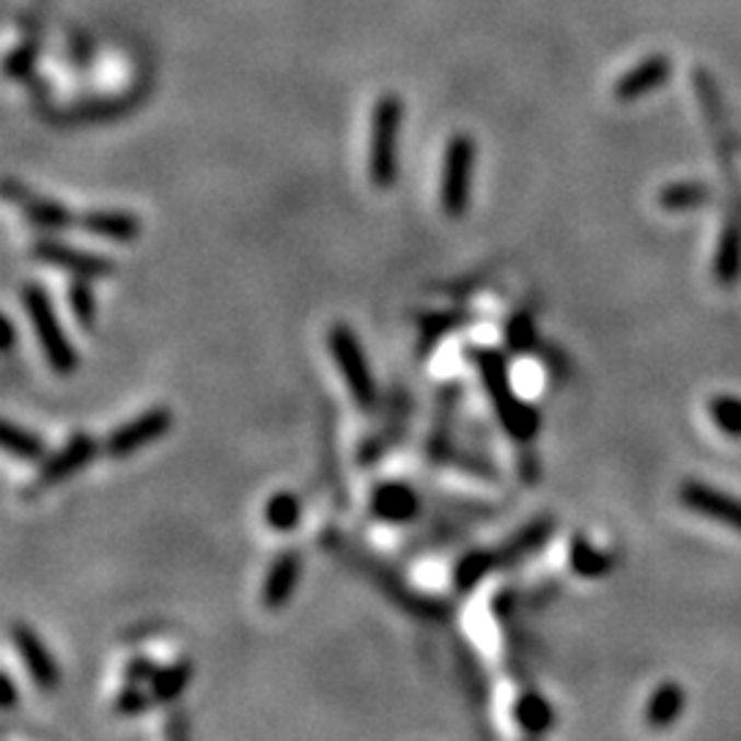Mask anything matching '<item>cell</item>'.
Returning <instances> with one entry per match:
<instances>
[{"instance_id":"13","label":"cell","mask_w":741,"mask_h":741,"mask_svg":"<svg viewBox=\"0 0 741 741\" xmlns=\"http://www.w3.org/2000/svg\"><path fill=\"white\" fill-rule=\"evenodd\" d=\"M78 225L100 240L121 242L129 245L140 236V220L124 209H91V212L78 215Z\"/></svg>"},{"instance_id":"33","label":"cell","mask_w":741,"mask_h":741,"mask_svg":"<svg viewBox=\"0 0 741 741\" xmlns=\"http://www.w3.org/2000/svg\"><path fill=\"white\" fill-rule=\"evenodd\" d=\"M519 470H522V481H530L533 484L535 475H539V467H535V459L528 456V459H519Z\"/></svg>"},{"instance_id":"17","label":"cell","mask_w":741,"mask_h":741,"mask_svg":"<svg viewBox=\"0 0 741 741\" xmlns=\"http://www.w3.org/2000/svg\"><path fill=\"white\" fill-rule=\"evenodd\" d=\"M495 569H500L495 552L486 549L464 552L462 558L456 560V566H453V588H456L459 593L475 591V588H478Z\"/></svg>"},{"instance_id":"25","label":"cell","mask_w":741,"mask_h":741,"mask_svg":"<svg viewBox=\"0 0 741 741\" xmlns=\"http://www.w3.org/2000/svg\"><path fill=\"white\" fill-rule=\"evenodd\" d=\"M506 344L513 355H528L535 349V327L528 313H517L506 324Z\"/></svg>"},{"instance_id":"2","label":"cell","mask_w":741,"mask_h":741,"mask_svg":"<svg viewBox=\"0 0 741 741\" xmlns=\"http://www.w3.org/2000/svg\"><path fill=\"white\" fill-rule=\"evenodd\" d=\"M20 300H23L25 313H28V322L34 327L36 340H39V349L45 355L47 366L53 368V374L58 377H72L78 371V349L72 346V338L63 329L61 319H58L56 305H53V297L47 294L45 286L39 283H25L20 289Z\"/></svg>"},{"instance_id":"23","label":"cell","mask_w":741,"mask_h":741,"mask_svg":"<svg viewBox=\"0 0 741 741\" xmlns=\"http://www.w3.org/2000/svg\"><path fill=\"white\" fill-rule=\"evenodd\" d=\"M69 311H72L74 322L80 329H94L96 324V294L91 278H74L67 289Z\"/></svg>"},{"instance_id":"24","label":"cell","mask_w":741,"mask_h":741,"mask_svg":"<svg viewBox=\"0 0 741 741\" xmlns=\"http://www.w3.org/2000/svg\"><path fill=\"white\" fill-rule=\"evenodd\" d=\"M714 426L730 440H741V398L739 396H717L708 404Z\"/></svg>"},{"instance_id":"29","label":"cell","mask_w":741,"mask_h":741,"mask_svg":"<svg viewBox=\"0 0 741 741\" xmlns=\"http://www.w3.org/2000/svg\"><path fill=\"white\" fill-rule=\"evenodd\" d=\"M706 201V187H695V184H675L662 193V207L668 209H690Z\"/></svg>"},{"instance_id":"4","label":"cell","mask_w":741,"mask_h":741,"mask_svg":"<svg viewBox=\"0 0 741 741\" xmlns=\"http://www.w3.org/2000/svg\"><path fill=\"white\" fill-rule=\"evenodd\" d=\"M327 349L335 366H338V374L346 391H349L351 402L360 409H374L380 391H377V380L371 374V366H368V357L355 329L346 322H335L327 329Z\"/></svg>"},{"instance_id":"14","label":"cell","mask_w":741,"mask_h":741,"mask_svg":"<svg viewBox=\"0 0 741 741\" xmlns=\"http://www.w3.org/2000/svg\"><path fill=\"white\" fill-rule=\"evenodd\" d=\"M552 533H555V519L552 517L533 519V522H528L524 528H519L517 533L500 546V552H495L497 564L513 566L519 564V560L530 558V555H535V552L552 539Z\"/></svg>"},{"instance_id":"9","label":"cell","mask_w":741,"mask_h":741,"mask_svg":"<svg viewBox=\"0 0 741 741\" xmlns=\"http://www.w3.org/2000/svg\"><path fill=\"white\" fill-rule=\"evenodd\" d=\"M681 502L690 511L701 513V517L714 519V522L725 524V528L741 533V500L733 495L714 489V486L701 484V481H684L679 489Z\"/></svg>"},{"instance_id":"3","label":"cell","mask_w":741,"mask_h":741,"mask_svg":"<svg viewBox=\"0 0 741 741\" xmlns=\"http://www.w3.org/2000/svg\"><path fill=\"white\" fill-rule=\"evenodd\" d=\"M398 135H402V100L382 96L371 116V146H368V176L380 190H387L398 182Z\"/></svg>"},{"instance_id":"32","label":"cell","mask_w":741,"mask_h":741,"mask_svg":"<svg viewBox=\"0 0 741 741\" xmlns=\"http://www.w3.org/2000/svg\"><path fill=\"white\" fill-rule=\"evenodd\" d=\"M18 346V327H14L12 316H3V340H0V349L12 351Z\"/></svg>"},{"instance_id":"8","label":"cell","mask_w":741,"mask_h":741,"mask_svg":"<svg viewBox=\"0 0 741 741\" xmlns=\"http://www.w3.org/2000/svg\"><path fill=\"white\" fill-rule=\"evenodd\" d=\"M96 456H100V442L91 435H85V431H78V435L69 437L56 453H50V456L39 464L36 486L47 489V486L63 484V481L72 478L74 473L89 467Z\"/></svg>"},{"instance_id":"16","label":"cell","mask_w":741,"mask_h":741,"mask_svg":"<svg viewBox=\"0 0 741 741\" xmlns=\"http://www.w3.org/2000/svg\"><path fill=\"white\" fill-rule=\"evenodd\" d=\"M0 445H3L9 456L25 464H42L50 456V448L36 431L23 429V426L12 424V420L0 426Z\"/></svg>"},{"instance_id":"28","label":"cell","mask_w":741,"mask_h":741,"mask_svg":"<svg viewBox=\"0 0 741 741\" xmlns=\"http://www.w3.org/2000/svg\"><path fill=\"white\" fill-rule=\"evenodd\" d=\"M473 313H431L424 316V344L442 338V335L453 333L459 327H467V322H473Z\"/></svg>"},{"instance_id":"30","label":"cell","mask_w":741,"mask_h":741,"mask_svg":"<svg viewBox=\"0 0 741 741\" xmlns=\"http://www.w3.org/2000/svg\"><path fill=\"white\" fill-rule=\"evenodd\" d=\"M160 664L151 657H132L124 664V684H151Z\"/></svg>"},{"instance_id":"15","label":"cell","mask_w":741,"mask_h":741,"mask_svg":"<svg viewBox=\"0 0 741 741\" xmlns=\"http://www.w3.org/2000/svg\"><path fill=\"white\" fill-rule=\"evenodd\" d=\"M18 201L20 207H23V215L28 218V223L36 225L39 231H45V234H58V231H67L69 225H78V215L69 212L63 204L50 201V198L20 196Z\"/></svg>"},{"instance_id":"7","label":"cell","mask_w":741,"mask_h":741,"mask_svg":"<svg viewBox=\"0 0 741 741\" xmlns=\"http://www.w3.org/2000/svg\"><path fill=\"white\" fill-rule=\"evenodd\" d=\"M173 426V413L167 407H151L146 413H140L138 418L127 420V424L118 426L116 431H111L102 445L105 456L111 459H129L132 453L143 451L151 442L162 440V437L171 431Z\"/></svg>"},{"instance_id":"26","label":"cell","mask_w":741,"mask_h":741,"mask_svg":"<svg viewBox=\"0 0 741 741\" xmlns=\"http://www.w3.org/2000/svg\"><path fill=\"white\" fill-rule=\"evenodd\" d=\"M741 269V236L736 231H728L722 236V245L717 253V275L722 283H733Z\"/></svg>"},{"instance_id":"20","label":"cell","mask_w":741,"mask_h":741,"mask_svg":"<svg viewBox=\"0 0 741 741\" xmlns=\"http://www.w3.org/2000/svg\"><path fill=\"white\" fill-rule=\"evenodd\" d=\"M190 681H193V662L190 659H176V662L157 670V675L149 684V692L151 697H154V703H173L184 695V690L190 686Z\"/></svg>"},{"instance_id":"22","label":"cell","mask_w":741,"mask_h":741,"mask_svg":"<svg viewBox=\"0 0 741 741\" xmlns=\"http://www.w3.org/2000/svg\"><path fill=\"white\" fill-rule=\"evenodd\" d=\"M264 522L275 533H294L302 522V502L294 491H275L264 502Z\"/></svg>"},{"instance_id":"19","label":"cell","mask_w":741,"mask_h":741,"mask_svg":"<svg viewBox=\"0 0 741 741\" xmlns=\"http://www.w3.org/2000/svg\"><path fill=\"white\" fill-rule=\"evenodd\" d=\"M513 719L530 736H544L555 725V708L539 692H522L513 703Z\"/></svg>"},{"instance_id":"6","label":"cell","mask_w":741,"mask_h":741,"mask_svg":"<svg viewBox=\"0 0 741 741\" xmlns=\"http://www.w3.org/2000/svg\"><path fill=\"white\" fill-rule=\"evenodd\" d=\"M31 256L36 262L47 264V267L63 269V273L74 275V278H107V275L116 273V264L111 262L102 253L83 251L78 245H67L61 240H53V236H39V240L31 245Z\"/></svg>"},{"instance_id":"21","label":"cell","mask_w":741,"mask_h":741,"mask_svg":"<svg viewBox=\"0 0 741 741\" xmlns=\"http://www.w3.org/2000/svg\"><path fill=\"white\" fill-rule=\"evenodd\" d=\"M684 690L679 684H673V681H664V684H659L653 690L651 701H648L646 722L651 728H670L679 719V714L684 711Z\"/></svg>"},{"instance_id":"31","label":"cell","mask_w":741,"mask_h":741,"mask_svg":"<svg viewBox=\"0 0 741 741\" xmlns=\"http://www.w3.org/2000/svg\"><path fill=\"white\" fill-rule=\"evenodd\" d=\"M0 686H3V692H0V706H3V711H12V708L18 706V684H14L12 675L3 673Z\"/></svg>"},{"instance_id":"1","label":"cell","mask_w":741,"mask_h":741,"mask_svg":"<svg viewBox=\"0 0 741 741\" xmlns=\"http://www.w3.org/2000/svg\"><path fill=\"white\" fill-rule=\"evenodd\" d=\"M470 360L478 368L486 393L491 398V407L497 413V420L508 431V437L517 440L519 445L533 442V437L539 435L541 415L533 404L513 393L506 355L500 349H484V346H478V349L470 351Z\"/></svg>"},{"instance_id":"18","label":"cell","mask_w":741,"mask_h":741,"mask_svg":"<svg viewBox=\"0 0 741 741\" xmlns=\"http://www.w3.org/2000/svg\"><path fill=\"white\" fill-rule=\"evenodd\" d=\"M569 564L571 571L582 580H599V577L610 575L613 571V558L607 552H602L599 546H593L591 541L582 533H577L569 544Z\"/></svg>"},{"instance_id":"11","label":"cell","mask_w":741,"mask_h":741,"mask_svg":"<svg viewBox=\"0 0 741 741\" xmlns=\"http://www.w3.org/2000/svg\"><path fill=\"white\" fill-rule=\"evenodd\" d=\"M368 511L374 513V519L385 524H409L418 519L420 513V497L418 491L402 481H382L371 489L368 497Z\"/></svg>"},{"instance_id":"10","label":"cell","mask_w":741,"mask_h":741,"mask_svg":"<svg viewBox=\"0 0 741 741\" xmlns=\"http://www.w3.org/2000/svg\"><path fill=\"white\" fill-rule=\"evenodd\" d=\"M12 642L18 648L20 659H23L25 670H28L31 681H34L39 690L53 692L58 684H61V673H58V664L53 659L50 648L45 646L39 635L31 629L28 624H12Z\"/></svg>"},{"instance_id":"5","label":"cell","mask_w":741,"mask_h":741,"mask_svg":"<svg viewBox=\"0 0 741 741\" xmlns=\"http://www.w3.org/2000/svg\"><path fill=\"white\" fill-rule=\"evenodd\" d=\"M473 162H475L473 138H470V135H453L451 143H448L445 149L440 187L442 212L453 220L467 215L470 187H473Z\"/></svg>"},{"instance_id":"27","label":"cell","mask_w":741,"mask_h":741,"mask_svg":"<svg viewBox=\"0 0 741 741\" xmlns=\"http://www.w3.org/2000/svg\"><path fill=\"white\" fill-rule=\"evenodd\" d=\"M151 703H154V697L143 690V684H124V690L116 695V703H113V711L121 714V717H138V714L149 711Z\"/></svg>"},{"instance_id":"12","label":"cell","mask_w":741,"mask_h":741,"mask_svg":"<svg viewBox=\"0 0 741 741\" xmlns=\"http://www.w3.org/2000/svg\"><path fill=\"white\" fill-rule=\"evenodd\" d=\"M302 575V555L297 549H283L275 555L262 582V604L267 610H280L291 602Z\"/></svg>"}]
</instances>
